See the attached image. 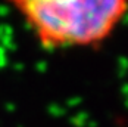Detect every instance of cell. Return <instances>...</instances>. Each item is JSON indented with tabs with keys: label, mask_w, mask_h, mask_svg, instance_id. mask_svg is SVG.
I'll return each instance as SVG.
<instances>
[{
	"label": "cell",
	"mask_w": 128,
	"mask_h": 127,
	"mask_svg": "<svg viewBox=\"0 0 128 127\" xmlns=\"http://www.w3.org/2000/svg\"><path fill=\"white\" fill-rule=\"evenodd\" d=\"M128 13V0H43L21 13L44 49L100 46Z\"/></svg>",
	"instance_id": "obj_1"
},
{
	"label": "cell",
	"mask_w": 128,
	"mask_h": 127,
	"mask_svg": "<svg viewBox=\"0 0 128 127\" xmlns=\"http://www.w3.org/2000/svg\"><path fill=\"white\" fill-rule=\"evenodd\" d=\"M40 2H43V0H8V3H9L19 15L24 13L25 11H28L30 8L36 6Z\"/></svg>",
	"instance_id": "obj_2"
}]
</instances>
